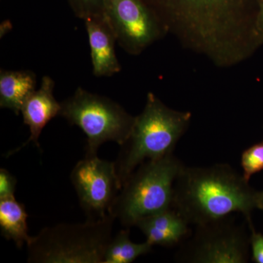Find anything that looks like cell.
I'll return each mask as SVG.
<instances>
[{
  "instance_id": "cell-1",
  "label": "cell",
  "mask_w": 263,
  "mask_h": 263,
  "mask_svg": "<svg viewBox=\"0 0 263 263\" xmlns=\"http://www.w3.org/2000/svg\"><path fill=\"white\" fill-rule=\"evenodd\" d=\"M164 34L216 66L239 64L262 46L257 18L262 0H142Z\"/></svg>"
},
{
  "instance_id": "cell-2",
  "label": "cell",
  "mask_w": 263,
  "mask_h": 263,
  "mask_svg": "<svg viewBox=\"0 0 263 263\" xmlns=\"http://www.w3.org/2000/svg\"><path fill=\"white\" fill-rule=\"evenodd\" d=\"M260 192L228 164L209 167L183 166L174 183L172 208L195 226L221 220L234 213L252 224Z\"/></svg>"
},
{
  "instance_id": "cell-3",
  "label": "cell",
  "mask_w": 263,
  "mask_h": 263,
  "mask_svg": "<svg viewBox=\"0 0 263 263\" xmlns=\"http://www.w3.org/2000/svg\"><path fill=\"white\" fill-rule=\"evenodd\" d=\"M191 118L190 112L170 108L148 92L144 108L136 117L130 136L121 146L115 162L122 186L140 164L172 155Z\"/></svg>"
},
{
  "instance_id": "cell-4",
  "label": "cell",
  "mask_w": 263,
  "mask_h": 263,
  "mask_svg": "<svg viewBox=\"0 0 263 263\" xmlns=\"http://www.w3.org/2000/svg\"><path fill=\"white\" fill-rule=\"evenodd\" d=\"M183 166L173 154L140 164L123 183L109 214L129 228L171 209L175 181Z\"/></svg>"
},
{
  "instance_id": "cell-5",
  "label": "cell",
  "mask_w": 263,
  "mask_h": 263,
  "mask_svg": "<svg viewBox=\"0 0 263 263\" xmlns=\"http://www.w3.org/2000/svg\"><path fill=\"white\" fill-rule=\"evenodd\" d=\"M115 218L46 227L27 245L29 263H103Z\"/></svg>"
},
{
  "instance_id": "cell-6",
  "label": "cell",
  "mask_w": 263,
  "mask_h": 263,
  "mask_svg": "<svg viewBox=\"0 0 263 263\" xmlns=\"http://www.w3.org/2000/svg\"><path fill=\"white\" fill-rule=\"evenodd\" d=\"M60 116L84 132L87 155H98L100 146L108 141L122 146L136 121L117 102L81 87L62 102Z\"/></svg>"
},
{
  "instance_id": "cell-7",
  "label": "cell",
  "mask_w": 263,
  "mask_h": 263,
  "mask_svg": "<svg viewBox=\"0 0 263 263\" xmlns=\"http://www.w3.org/2000/svg\"><path fill=\"white\" fill-rule=\"evenodd\" d=\"M249 243L243 228L227 217L196 226L195 235L176 257L183 262L245 263Z\"/></svg>"
},
{
  "instance_id": "cell-8",
  "label": "cell",
  "mask_w": 263,
  "mask_h": 263,
  "mask_svg": "<svg viewBox=\"0 0 263 263\" xmlns=\"http://www.w3.org/2000/svg\"><path fill=\"white\" fill-rule=\"evenodd\" d=\"M79 203L88 219H98L109 214L122 183L115 162L87 155L79 161L70 174Z\"/></svg>"
},
{
  "instance_id": "cell-9",
  "label": "cell",
  "mask_w": 263,
  "mask_h": 263,
  "mask_svg": "<svg viewBox=\"0 0 263 263\" xmlns=\"http://www.w3.org/2000/svg\"><path fill=\"white\" fill-rule=\"evenodd\" d=\"M105 14L117 43L131 55H139L164 32L142 0H104Z\"/></svg>"
},
{
  "instance_id": "cell-10",
  "label": "cell",
  "mask_w": 263,
  "mask_h": 263,
  "mask_svg": "<svg viewBox=\"0 0 263 263\" xmlns=\"http://www.w3.org/2000/svg\"><path fill=\"white\" fill-rule=\"evenodd\" d=\"M54 86V81L50 76H43L39 89L33 91L25 100L21 113L24 124L29 128L30 136L22 146L8 152L7 157L16 153L30 142L40 148L39 138L43 129L51 119L60 116L61 110V103L53 96Z\"/></svg>"
},
{
  "instance_id": "cell-11",
  "label": "cell",
  "mask_w": 263,
  "mask_h": 263,
  "mask_svg": "<svg viewBox=\"0 0 263 263\" xmlns=\"http://www.w3.org/2000/svg\"><path fill=\"white\" fill-rule=\"evenodd\" d=\"M91 50L93 74L96 77H110L122 70L116 53L117 42L105 18L84 21Z\"/></svg>"
},
{
  "instance_id": "cell-12",
  "label": "cell",
  "mask_w": 263,
  "mask_h": 263,
  "mask_svg": "<svg viewBox=\"0 0 263 263\" xmlns=\"http://www.w3.org/2000/svg\"><path fill=\"white\" fill-rule=\"evenodd\" d=\"M188 222L174 208L148 216L137 223L136 227L145 235L152 246L173 247L188 238Z\"/></svg>"
},
{
  "instance_id": "cell-13",
  "label": "cell",
  "mask_w": 263,
  "mask_h": 263,
  "mask_svg": "<svg viewBox=\"0 0 263 263\" xmlns=\"http://www.w3.org/2000/svg\"><path fill=\"white\" fill-rule=\"evenodd\" d=\"M37 79L30 70L0 71V107L18 116L29 95L36 90Z\"/></svg>"
},
{
  "instance_id": "cell-14",
  "label": "cell",
  "mask_w": 263,
  "mask_h": 263,
  "mask_svg": "<svg viewBox=\"0 0 263 263\" xmlns=\"http://www.w3.org/2000/svg\"><path fill=\"white\" fill-rule=\"evenodd\" d=\"M27 214L25 206L15 197L0 200V230L8 240H13L17 248L28 245L32 236L29 235Z\"/></svg>"
},
{
  "instance_id": "cell-15",
  "label": "cell",
  "mask_w": 263,
  "mask_h": 263,
  "mask_svg": "<svg viewBox=\"0 0 263 263\" xmlns=\"http://www.w3.org/2000/svg\"><path fill=\"white\" fill-rule=\"evenodd\" d=\"M152 247L146 240L142 243L132 241L129 228H126L112 236L105 249L103 263H131L141 256L149 253Z\"/></svg>"
},
{
  "instance_id": "cell-16",
  "label": "cell",
  "mask_w": 263,
  "mask_h": 263,
  "mask_svg": "<svg viewBox=\"0 0 263 263\" xmlns=\"http://www.w3.org/2000/svg\"><path fill=\"white\" fill-rule=\"evenodd\" d=\"M240 164L243 178L247 181L263 170V142L249 147L242 153Z\"/></svg>"
},
{
  "instance_id": "cell-17",
  "label": "cell",
  "mask_w": 263,
  "mask_h": 263,
  "mask_svg": "<svg viewBox=\"0 0 263 263\" xmlns=\"http://www.w3.org/2000/svg\"><path fill=\"white\" fill-rule=\"evenodd\" d=\"M74 14L78 18L86 20L105 18L104 0H67Z\"/></svg>"
},
{
  "instance_id": "cell-18",
  "label": "cell",
  "mask_w": 263,
  "mask_h": 263,
  "mask_svg": "<svg viewBox=\"0 0 263 263\" xmlns=\"http://www.w3.org/2000/svg\"><path fill=\"white\" fill-rule=\"evenodd\" d=\"M16 185L17 180L10 171L0 169V200L15 197Z\"/></svg>"
},
{
  "instance_id": "cell-19",
  "label": "cell",
  "mask_w": 263,
  "mask_h": 263,
  "mask_svg": "<svg viewBox=\"0 0 263 263\" xmlns=\"http://www.w3.org/2000/svg\"><path fill=\"white\" fill-rule=\"evenodd\" d=\"M249 226L252 233L249 242L252 247V259L254 262L263 263V235L255 231L253 224Z\"/></svg>"
},
{
  "instance_id": "cell-20",
  "label": "cell",
  "mask_w": 263,
  "mask_h": 263,
  "mask_svg": "<svg viewBox=\"0 0 263 263\" xmlns=\"http://www.w3.org/2000/svg\"><path fill=\"white\" fill-rule=\"evenodd\" d=\"M257 31L261 42L263 44V0L261 3L260 8H259L258 18H257Z\"/></svg>"
},
{
  "instance_id": "cell-21",
  "label": "cell",
  "mask_w": 263,
  "mask_h": 263,
  "mask_svg": "<svg viewBox=\"0 0 263 263\" xmlns=\"http://www.w3.org/2000/svg\"><path fill=\"white\" fill-rule=\"evenodd\" d=\"M259 209L263 212V191L260 192V195H259Z\"/></svg>"
}]
</instances>
